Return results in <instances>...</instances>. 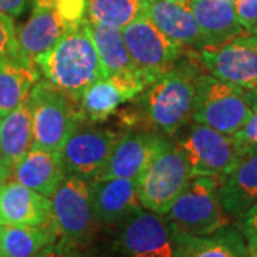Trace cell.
<instances>
[{"mask_svg": "<svg viewBox=\"0 0 257 257\" xmlns=\"http://www.w3.org/2000/svg\"><path fill=\"white\" fill-rule=\"evenodd\" d=\"M90 192L93 214L99 224H120L143 209L139 202L136 179H97L90 183Z\"/></svg>", "mask_w": 257, "mask_h": 257, "instance_id": "15", "label": "cell"}, {"mask_svg": "<svg viewBox=\"0 0 257 257\" xmlns=\"http://www.w3.org/2000/svg\"><path fill=\"white\" fill-rule=\"evenodd\" d=\"M130 99L132 96L119 83L109 77H101L83 93L79 100V109L83 119L99 123L111 116L123 101Z\"/></svg>", "mask_w": 257, "mask_h": 257, "instance_id": "26", "label": "cell"}, {"mask_svg": "<svg viewBox=\"0 0 257 257\" xmlns=\"http://www.w3.org/2000/svg\"><path fill=\"white\" fill-rule=\"evenodd\" d=\"M219 182L209 176H193L165 217L177 231L209 236L230 226L231 217L223 209Z\"/></svg>", "mask_w": 257, "mask_h": 257, "instance_id": "4", "label": "cell"}, {"mask_svg": "<svg viewBox=\"0 0 257 257\" xmlns=\"http://www.w3.org/2000/svg\"><path fill=\"white\" fill-rule=\"evenodd\" d=\"M147 0H87V20L116 28H126L146 16Z\"/></svg>", "mask_w": 257, "mask_h": 257, "instance_id": "27", "label": "cell"}, {"mask_svg": "<svg viewBox=\"0 0 257 257\" xmlns=\"http://www.w3.org/2000/svg\"><path fill=\"white\" fill-rule=\"evenodd\" d=\"M40 79L36 63L22 53L20 47L0 57V119L25 100Z\"/></svg>", "mask_w": 257, "mask_h": 257, "instance_id": "20", "label": "cell"}, {"mask_svg": "<svg viewBox=\"0 0 257 257\" xmlns=\"http://www.w3.org/2000/svg\"><path fill=\"white\" fill-rule=\"evenodd\" d=\"M120 224L121 257H176V230L165 216L140 209Z\"/></svg>", "mask_w": 257, "mask_h": 257, "instance_id": "10", "label": "cell"}, {"mask_svg": "<svg viewBox=\"0 0 257 257\" xmlns=\"http://www.w3.org/2000/svg\"><path fill=\"white\" fill-rule=\"evenodd\" d=\"M221 204L231 220L240 217L257 202V149L250 150L219 186Z\"/></svg>", "mask_w": 257, "mask_h": 257, "instance_id": "22", "label": "cell"}, {"mask_svg": "<svg viewBox=\"0 0 257 257\" xmlns=\"http://www.w3.org/2000/svg\"><path fill=\"white\" fill-rule=\"evenodd\" d=\"M250 36H251V39H253V42H254V45L257 47V35H250Z\"/></svg>", "mask_w": 257, "mask_h": 257, "instance_id": "39", "label": "cell"}, {"mask_svg": "<svg viewBox=\"0 0 257 257\" xmlns=\"http://www.w3.org/2000/svg\"><path fill=\"white\" fill-rule=\"evenodd\" d=\"M66 175L60 152L32 147L13 167L12 179L50 199Z\"/></svg>", "mask_w": 257, "mask_h": 257, "instance_id": "18", "label": "cell"}, {"mask_svg": "<svg viewBox=\"0 0 257 257\" xmlns=\"http://www.w3.org/2000/svg\"><path fill=\"white\" fill-rule=\"evenodd\" d=\"M12 172H13V167L8 165L3 159H0V187L9 179H12Z\"/></svg>", "mask_w": 257, "mask_h": 257, "instance_id": "35", "label": "cell"}, {"mask_svg": "<svg viewBox=\"0 0 257 257\" xmlns=\"http://www.w3.org/2000/svg\"><path fill=\"white\" fill-rule=\"evenodd\" d=\"M176 230V229H175ZM176 257H248L243 234L231 224L209 236H190L176 230Z\"/></svg>", "mask_w": 257, "mask_h": 257, "instance_id": "23", "label": "cell"}, {"mask_svg": "<svg viewBox=\"0 0 257 257\" xmlns=\"http://www.w3.org/2000/svg\"><path fill=\"white\" fill-rule=\"evenodd\" d=\"M29 104L33 128L32 147L60 152L77 121L83 119L79 104L53 87L46 79H39L35 83L29 93Z\"/></svg>", "mask_w": 257, "mask_h": 257, "instance_id": "6", "label": "cell"}, {"mask_svg": "<svg viewBox=\"0 0 257 257\" xmlns=\"http://www.w3.org/2000/svg\"><path fill=\"white\" fill-rule=\"evenodd\" d=\"M55 10L70 28L76 29L87 19V0H57Z\"/></svg>", "mask_w": 257, "mask_h": 257, "instance_id": "28", "label": "cell"}, {"mask_svg": "<svg viewBox=\"0 0 257 257\" xmlns=\"http://www.w3.org/2000/svg\"><path fill=\"white\" fill-rule=\"evenodd\" d=\"M227 2H230V3H233V5H234V3H236L237 0H227Z\"/></svg>", "mask_w": 257, "mask_h": 257, "instance_id": "41", "label": "cell"}, {"mask_svg": "<svg viewBox=\"0 0 257 257\" xmlns=\"http://www.w3.org/2000/svg\"><path fill=\"white\" fill-rule=\"evenodd\" d=\"M193 177L187 159L177 143L166 142L138 182L139 202L145 210L165 216Z\"/></svg>", "mask_w": 257, "mask_h": 257, "instance_id": "7", "label": "cell"}, {"mask_svg": "<svg viewBox=\"0 0 257 257\" xmlns=\"http://www.w3.org/2000/svg\"><path fill=\"white\" fill-rule=\"evenodd\" d=\"M86 28L97 50L103 77L119 83L132 99L143 92L146 84L133 66L121 29L104 23H92L89 20H86Z\"/></svg>", "mask_w": 257, "mask_h": 257, "instance_id": "13", "label": "cell"}, {"mask_svg": "<svg viewBox=\"0 0 257 257\" xmlns=\"http://www.w3.org/2000/svg\"><path fill=\"white\" fill-rule=\"evenodd\" d=\"M187 159L193 176H209L219 184L230 175L250 149L234 135L194 123L176 142Z\"/></svg>", "mask_w": 257, "mask_h": 257, "instance_id": "5", "label": "cell"}, {"mask_svg": "<svg viewBox=\"0 0 257 257\" xmlns=\"http://www.w3.org/2000/svg\"><path fill=\"white\" fill-rule=\"evenodd\" d=\"M254 35H257V29H256V32H254Z\"/></svg>", "mask_w": 257, "mask_h": 257, "instance_id": "44", "label": "cell"}, {"mask_svg": "<svg viewBox=\"0 0 257 257\" xmlns=\"http://www.w3.org/2000/svg\"><path fill=\"white\" fill-rule=\"evenodd\" d=\"M253 109L251 117L234 136L250 149H257V106H253Z\"/></svg>", "mask_w": 257, "mask_h": 257, "instance_id": "33", "label": "cell"}, {"mask_svg": "<svg viewBox=\"0 0 257 257\" xmlns=\"http://www.w3.org/2000/svg\"><path fill=\"white\" fill-rule=\"evenodd\" d=\"M69 30L73 29L59 16L55 8H35L28 22L16 29V39L22 53L36 63L37 57L50 50Z\"/></svg>", "mask_w": 257, "mask_h": 257, "instance_id": "21", "label": "cell"}, {"mask_svg": "<svg viewBox=\"0 0 257 257\" xmlns=\"http://www.w3.org/2000/svg\"><path fill=\"white\" fill-rule=\"evenodd\" d=\"M199 52L190 50L167 73L153 82L142 97L147 123L163 135H175L190 120L196 83L202 72Z\"/></svg>", "mask_w": 257, "mask_h": 257, "instance_id": "2", "label": "cell"}, {"mask_svg": "<svg viewBox=\"0 0 257 257\" xmlns=\"http://www.w3.org/2000/svg\"><path fill=\"white\" fill-rule=\"evenodd\" d=\"M57 239L53 224L39 227L5 224L0 239V257H35Z\"/></svg>", "mask_w": 257, "mask_h": 257, "instance_id": "25", "label": "cell"}, {"mask_svg": "<svg viewBox=\"0 0 257 257\" xmlns=\"http://www.w3.org/2000/svg\"><path fill=\"white\" fill-rule=\"evenodd\" d=\"M237 19L247 35H254L257 29V0H237L234 3Z\"/></svg>", "mask_w": 257, "mask_h": 257, "instance_id": "31", "label": "cell"}, {"mask_svg": "<svg viewBox=\"0 0 257 257\" xmlns=\"http://www.w3.org/2000/svg\"><path fill=\"white\" fill-rule=\"evenodd\" d=\"M121 32L133 66L146 87L173 69L190 52L162 33L147 16L128 23Z\"/></svg>", "mask_w": 257, "mask_h": 257, "instance_id": "8", "label": "cell"}, {"mask_svg": "<svg viewBox=\"0 0 257 257\" xmlns=\"http://www.w3.org/2000/svg\"><path fill=\"white\" fill-rule=\"evenodd\" d=\"M172 2H180V3H186V5L190 3V0H172Z\"/></svg>", "mask_w": 257, "mask_h": 257, "instance_id": "38", "label": "cell"}, {"mask_svg": "<svg viewBox=\"0 0 257 257\" xmlns=\"http://www.w3.org/2000/svg\"><path fill=\"white\" fill-rule=\"evenodd\" d=\"M36 66L47 82L76 104L83 93L103 77L99 55L86 22L69 30L50 50L39 56Z\"/></svg>", "mask_w": 257, "mask_h": 257, "instance_id": "1", "label": "cell"}, {"mask_svg": "<svg viewBox=\"0 0 257 257\" xmlns=\"http://www.w3.org/2000/svg\"><path fill=\"white\" fill-rule=\"evenodd\" d=\"M28 0H0V13L18 16L26 8Z\"/></svg>", "mask_w": 257, "mask_h": 257, "instance_id": "34", "label": "cell"}, {"mask_svg": "<svg viewBox=\"0 0 257 257\" xmlns=\"http://www.w3.org/2000/svg\"><path fill=\"white\" fill-rule=\"evenodd\" d=\"M237 229L247 243L248 253L254 251L257 248V202L237 220Z\"/></svg>", "mask_w": 257, "mask_h": 257, "instance_id": "29", "label": "cell"}, {"mask_svg": "<svg viewBox=\"0 0 257 257\" xmlns=\"http://www.w3.org/2000/svg\"><path fill=\"white\" fill-rule=\"evenodd\" d=\"M18 49L19 43L13 19L9 15L0 13V57L9 55Z\"/></svg>", "mask_w": 257, "mask_h": 257, "instance_id": "30", "label": "cell"}, {"mask_svg": "<svg viewBox=\"0 0 257 257\" xmlns=\"http://www.w3.org/2000/svg\"><path fill=\"white\" fill-rule=\"evenodd\" d=\"M0 217L9 226L52 224L50 199L9 179L0 187Z\"/></svg>", "mask_w": 257, "mask_h": 257, "instance_id": "16", "label": "cell"}, {"mask_svg": "<svg viewBox=\"0 0 257 257\" xmlns=\"http://www.w3.org/2000/svg\"><path fill=\"white\" fill-rule=\"evenodd\" d=\"M248 257H257V248L254 250V251H251V253H250V256H248Z\"/></svg>", "mask_w": 257, "mask_h": 257, "instance_id": "40", "label": "cell"}, {"mask_svg": "<svg viewBox=\"0 0 257 257\" xmlns=\"http://www.w3.org/2000/svg\"><path fill=\"white\" fill-rule=\"evenodd\" d=\"M119 139L109 128L76 126L60 150L67 175L94 180L107 165Z\"/></svg>", "mask_w": 257, "mask_h": 257, "instance_id": "11", "label": "cell"}, {"mask_svg": "<svg viewBox=\"0 0 257 257\" xmlns=\"http://www.w3.org/2000/svg\"><path fill=\"white\" fill-rule=\"evenodd\" d=\"M189 6L206 39V49L247 35L240 25L234 5L227 0H190Z\"/></svg>", "mask_w": 257, "mask_h": 257, "instance_id": "19", "label": "cell"}, {"mask_svg": "<svg viewBox=\"0 0 257 257\" xmlns=\"http://www.w3.org/2000/svg\"><path fill=\"white\" fill-rule=\"evenodd\" d=\"M35 257H80L77 247L57 239L55 243L49 244L43 250H40Z\"/></svg>", "mask_w": 257, "mask_h": 257, "instance_id": "32", "label": "cell"}, {"mask_svg": "<svg viewBox=\"0 0 257 257\" xmlns=\"http://www.w3.org/2000/svg\"><path fill=\"white\" fill-rule=\"evenodd\" d=\"M32 142V109L28 96L15 110L0 119V159L15 167L30 150Z\"/></svg>", "mask_w": 257, "mask_h": 257, "instance_id": "24", "label": "cell"}, {"mask_svg": "<svg viewBox=\"0 0 257 257\" xmlns=\"http://www.w3.org/2000/svg\"><path fill=\"white\" fill-rule=\"evenodd\" d=\"M253 110L250 90L223 82L210 73L199 76L192 114L194 123L236 135L251 117Z\"/></svg>", "mask_w": 257, "mask_h": 257, "instance_id": "3", "label": "cell"}, {"mask_svg": "<svg viewBox=\"0 0 257 257\" xmlns=\"http://www.w3.org/2000/svg\"><path fill=\"white\" fill-rule=\"evenodd\" d=\"M2 229H3V226L0 224V239H2Z\"/></svg>", "mask_w": 257, "mask_h": 257, "instance_id": "42", "label": "cell"}, {"mask_svg": "<svg viewBox=\"0 0 257 257\" xmlns=\"http://www.w3.org/2000/svg\"><path fill=\"white\" fill-rule=\"evenodd\" d=\"M57 0H33V5L36 9H50L55 8Z\"/></svg>", "mask_w": 257, "mask_h": 257, "instance_id": "36", "label": "cell"}, {"mask_svg": "<svg viewBox=\"0 0 257 257\" xmlns=\"http://www.w3.org/2000/svg\"><path fill=\"white\" fill-rule=\"evenodd\" d=\"M250 97L253 101V106H257V87L254 90H250Z\"/></svg>", "mask_w": 257, "mask_h": 257, "instance_id": "37", "label": "cell"}, {"mask_svg": "<svg viewBox=\"0 0 257 257\" xmlns=\"http://www.w3.org/2000/svg\"><path fill=\"white\" fill-rule=\"evenodd\" d=\"M199 60L211 76L223 82L246 90L257 87V47L250 35L234 37L221 46L203 49Z\"/></svg>", "mask_w": 257, "mask_h": 257, "instance_id": "12", "label": "cell"}, {"mask_svg": "<svg viewBox=\"0 0 257 257\" xmlns=\"http://www.w3.org/2000/svg\"><path fill=\"white\" fill-rule=\"evenodd\" d=\"M52 224L57 237L74 247H83L96 229L90 183L79 176L66 175L50 196Z\"/></svg>", "mask_w": 257, "mask_h": 257, "instance_id": "9", "label": "cell"}, {"mask_svg": "<svg viewBox=\"0 0 257 257\" xmlns=\"http://www.w3.org/2000/svg\"><path fill=\"white\" fill-rule=\"evenodd\" d=\"M166 142L163 136L153 132H136L120 136L107 165L94 180L110 177L138 179Z\"/></svg>", "mask_w": 257, "mask_h": 257, "instance_id": "14", "label": "cell"}, {"mask_svg": "<svg viewBox=\"0 0 257 257\" xmlns=\"http://www.w3.org/2000/svg\"><path fill=\"white\" fill-rule=\"evenodd\" d=\"M0 224H2V226H5V224H3V220H2V217H0Z\"/></svg>", "mask_w": 257, "mask_h": 257, "instance_id": "43", "label": "cell"}, {"mask_svg": "<svg viewBox=\"0 0 257 257\" xmlns=\"http://www.w3.org/2000/svg\"><path fill=\"white\" fill-rule=\"evenodd\" d=\"M146 16L162 33L186 49L200 52L207 47L189 5L172 0H147Z\"/></svg>", "mask_w": 257, "mask_h": 257, "instance_id": "17", "label": "cell"}]
</instances>
